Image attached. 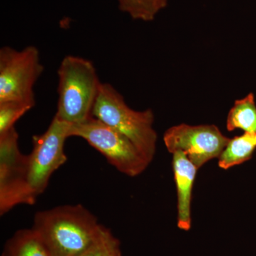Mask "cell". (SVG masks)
<instances>
[{
  "mask_svg": "<svg viewBox=\"0 0 256 256\" xmlns=\"http://www.w3.org/2000/svg\"><path fill=\"white\" fill-rule=\"evenodd\" d=\"M2 256H52L36 232L18 230L6 242Z\"/></svg>",
  "mask_w": 256,
  "mask_h": 256,
  "instance_id": "cell-12",
  "label": "cell"
},
{
  "mask_svg": "<svg viewBox=\"0 0 256 256\" xmlns=\"http://www.w3.org/2000/svg\"><path fill=\"white\" fill-rule=\"evenodd\" d=\"M44 68L36 46L22 50L2 47L0 50V102L35 101L34 86Z\"/></svg>",
  "mask_w": 256,
  "mask_h": 256,
  "instance_id": "cell-6",
  "label": "cell"
},
{
  "mask_svg": "<svg viewBox=\"0 0 256 256\" xmlns=\"http://www.w3.org/2000/svg\"><path fill=\"white\" fill-rule=\"evenodd\" d=\"M58 100L55 116L77 124L92 117L101 82L94 64L75 56H66L58 69Z\"/></svg>",
  "mask_w": 256,
  "mask_h": 256,
  "instance_id": "cell-3",
  "label": "cell"
},
{
  "mask_svg": "<svg viewBox=\"0 0 256 256\" xmlns=\"http://www.w3.org/2000/svg\"><path fill=\"white\" fill-rule=\"evenodd\" d=\"M163 140L168 152H182L200 169L210 160L218 159L230 138L215 124H180L170 128Z\"/></svg>",
  "mask_w": 256,
  "mask_h": 256,
  "instance_id": "cell-8",
  "label": "cell"
},
{
  "mask_svg": "<svg viewBox=\"0 0 256 256\" xmlns=\"http://www.w3.org/2000/svg\"><path fill=\"white\" fill-rule=\"evenodd\" d=\"M36 101L8 100L0 102V134L14 128L16 121L31 110Z\"/></svg>",
  "mask_w": 256,
  "mask_h": 256,
  "instance_id": "cell-14",
  "label": "cell"
},
{
  "mask_svg": "<svg viewBox=\"0 0 256 256\" xmlns=\"http://www.w3.org/2000/svg\"><path fill=\"white\" fill-rule=\"evenodd\" d=\"M256 150V132H244L229 140L220 158L218 166L228 170L252 158Z\"/></svg>",
  "mask_w": 256,
  "mask_h": 256,
  "instance_id": "cell-10",
  "label": "cell"
},
{
  "mask_svg": "<svg viewBox=\"0 0 256 256\" xmlns=\"http://www.w3.org/2000/svg\"><path fill=\"white\" fill-rule=\"evenodd\" d=\"M102 226L82 205H64L35 216L33 230L52 256H82Z\"/></svg>",
  "mask_w": 256,
  "mask_h": 256,
  "instance_id": "cell-1",
  "label": "cell"
},
{
  "mask_svg": "<svg viewBox=\"0 0 256 256\" xmlns=\"http://www.w3.org/2000/svg\"><path fill=\"white\" fill-rule=\"evenodd\" d=\"M92 117L126 136L150 164L158 138L153 127L154 116L151 109L133 110L112 85L101 82Z\"/></svg>",
  "mask_w": 256,
  "mask_h": 256,
  "instance_id": "cell-2",
  "label": "cell"
},
{
  "mask_svg": "<svg viewBox=\"0 0 256 256\" xmlns=\"http://www.w3.org/2000/svg\"><path fill=\"white\" fill-rule=\"evenodd\" d=\"M15 127L0 134V213L35 203L26 181V156L20 152Z\"/></svg>",
  "mask_w": 256,
  "mask_h": 256,
  "instance_id": "cell-7",
  "label": "cell"
},
{
  "mask_svg": "<svg viewBox=\"0 0 256 256\" xmlns=\"http://www.w3.org/2000/svg\"><path fill=\"white\" fill-rule=\"evenodd\" d=\"M82 256H122L120 244L109 229L102 226L95 242Z\"/></svg>",
  "mask_w": 256,
  "mask_h": 256,
  "instance_id": "cell-15",
  "label": "cell"
},
{
  "mask_svg": "<svg viewBox=\"0 0 256 256\" xmlns=\"http://www.w3.org/2000/svg\"><path fill=\"white\" fill-rule=\"evenodd\" d=\"M226 128L228 132L240 129L244 132H256V98L252 92L235 101L227 116Z\"/></svg>",
  "mask_w": 256,
  "mask_h": 256,
  "instance_id": "cell-11",
  "label": "cell"
},
{
  "mask_svg": "<svg viewBox=\"0 0 256 256\" xmlns=\"http://www.w3.org/2000/svg\"><path fill=\"white\" fill-rule=\"evenodd\" d=\"M70 126L54 116L45 132L32 138L33 148L26 156V181L34 202L44 192L53 173L66 162L64 144L70 138Z\"/></svg>",
  "mask_w": 256,
  "mask_h": 256,
  "instance_id": "cell-5",
  "label": "cell"
},
{
  "mask_svg": "<svg viewBox=\"0 0 256 256\" xmlns=\"http://www.w3.org/2000/svg\"><path fill=\"white\" fill-rule=\"evenodd\" d=\"M119 9L136 20L152 22L168 5V0H117Z\"/></svg>",
  "mask_w": 256,
  "mask_h": 256,
  "instance_id": "cell-13",
  "label": "cell"
},
{
  "mask_svg": "<svg viewBox=\"0 0 256 256\" xmlns=\"http://www.w3.org/2000/svg\"><path fill=\"white\" fill-rule=\"evenodd\" d=\"M172 156L173 172L178 194V226L188 232L192 227V192L198 168L182 152H175Z\"/></svg>",
  "mask_w": 256,
  "mask_h": 256,
  "instance_id": "cell-9",
  "label": "cell"
},
{
  "mask_svg": "<svg viewBox=\"0 0 256 256\" xmlns=\"http://www.w3.org/2000/svg\"><path fill=\"white\" fill-rule=\"evenodd\" d=\"M70 137L85 140L119 172L134 178L146 171L150 163L126 136L92 117L70 126Z\"/></svg>",
  "mask_w": 256,
  "mask_h": 256,
  "instance_id": "cell-4",
  "label": "cell"
}]
</instances>
